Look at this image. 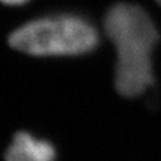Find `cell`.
Here are the masks:
<instances>
[{
    "label": "cell",
    "instance_id": "6da1fadb",
    "mask_svg": "<svg viewBox=\"0 0 161 161\" xmlns=\"http://www.w3.org/2000/svg\"><path fill=\"white\" fill-rule=\"evenodd\" d=\"M104 29L116 48L115 87L134 97L153 83L152 53L159 34L146 10L132 3H116L104 18Z\"/></svg>",
    "mask_w": 161,
    "mask_h": 161
},
{
    "label": "cell",
    "instance_id": "7a4b0ae2",
    "mask_svg": "<svg viewBox=\"0 0 161 161\" xmlns=\"http://www.w3.org/2000/svg\"><path fill=\"white\" fill-rule=\"evenodd\" d=\"M9 45L33 56H75L87 54L98 45V34L90 20L77 15L38 18L9 35Z\"/></svg>",
    "mask_w": 161,
    "mask_h": 161
},
{
    "label": "cell",
    "instance_id": "3957f363",
    "mask_svg": "<svg viewBox=\"0 0 161 161\" xmlns=\"http://www.w3.org/2000/svg\"><path fill=\"white\" fill-rule=\"evenodd\" d=\"M6 161H55V147L28 132L15 134L5 153Z\"/></svg>",
    "mask_w": 161,
    "mask_h": 161
},
{
    "label": "cell",
    "instance_id": "277c9868",
    "mask_svg": "<svg viewBox=\"0 0 161 161\" xmlns=\"http://www.w3.org/2000/svg\"><path fill=\"white\" fill-rule=\"evenodd\" d=\"M0 1L8 6H20V5H24V3H28L29 0H0Z\"/></svg>",
    "mask_w": 161,
    "mask_h": 161
},
{
    "label": "cell",
    "instance_id": "5b68a950",
    "mask_svg": "<svg viewBox=\"0 0 161 161\" xmlns=\"http://www.w3.org/2000/svg\"><path fill=\"white\" fill-rule=\"evenodd\" d=\"M156 1H157V3H158V5L161 6V0H156Z\"/></svg>",
    "mask_w": 161,
    "mask_h": 161
}]
</instances>
